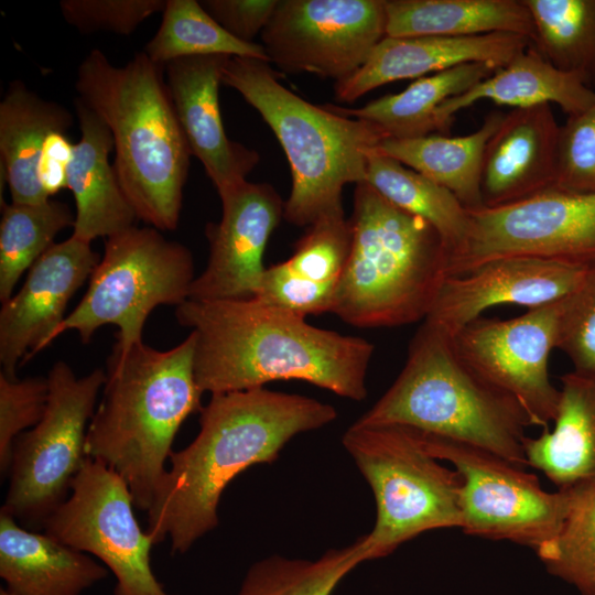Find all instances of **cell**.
Wrapping results in <instances>:
<instances>
[{
	"mask_svg": "<svg viewBox=\"0 0 595 595\" xmlns=\"http://www.w3.org/2000/svg\"><path fill=\"white\" fill-rule=\"evenodd\" d=\"M143 52L163 67L178 58L209 55L269 62L262 44L235 37L195 0H166L160 26Z\"/></svg>",
	"mask_w": 595,
	"mask_h": 595,
	"instance_id": "cell-32",
	"label": "cell"
},
{
	"mask_svg": "<svg viewBox=\"0 0 595 595\" xmlns=\"http://www.w3.org/2000/svg\"><path fill=\"white\" fill-rule=\"evenodd\" d=\"M559 300L521 316L478 317L452 335L464 364L491 387L512 397L532 426L549 430L560 400L550 380L549 357L556 344Z\"/></svg>",
	"mask_w": 595,
	"mask_h": 595,
	"instance_id": "cell-15",
	"label": "cell"
},
{
	"mask_svg": "<svg viewBox=\"0 0 595 595\" xmlns=\"http://www.w3.org/2000/svg\"><path fill=\"white\" fill-rule=\"evenodd\" d=\"M165 4L166 0H62L60 9L66 23L83 34L130 35Z\"/></svg>",
	"mask_w": 595,
	"mask_h": 595,
	"instance_id": "cell-39",
	"label": "cell"
},
{
	"mask_svg": "<svg viewBox=\"0 0 595 595\" xmlns=\"http://www.w3.org/2000/svg\"><path fill=\"white\" fill-rule=\"evenodd\" d=\"M72 125L73 115L61 104L44 99L21 80L10 83L0 102V166L12 203L37 204L50 198L37 181V161L46 137L67 132Z\"/></svg>",
	"mask_w": 595,
	"mask_h": 595,
	"instance_id": "cell-26",
	"label": "cell"
},
{
	"mask_svg": "<svg viewBox=\"0 0 595 595\" xmlns=\"http://www.w3.org/2000/svg\"><path fill=\"white\" fill-rule=\"evenodd\" d=\"M530 45L523 35L502 32L464 37L385 36L358 69L335 82V98L353 102L386 84L418 79L468 63L498 69Z\"/></svg>",
	"mask_w": 595,
	"mask_h": 595,
	"instance_id": "cell-20",
	"label": "cell"
},
{
	"mask_svg": "<svg viewBox=\"0 0 595 595\" xmlns=\"http://www.w3.org/2000/svg\"><path fill=\"white\" fill-rule=\"evenodd\" d=\"M532 46L555 68L595 91V0H522Z\"/></svg>",
	"mask_w": 595,
	"mask_h": 595,
	"instance_id": "cell-31",
	"label": "cell"
},
{
	"mask_svg": "<svg viewBox=\"0 0 595 595\" xmlns=\"http://www.w3.org/2000/svg\"><path fill=\"white\" fill-rule=\"evenodd\" d=\"M192 333L159 350L143 342L107 361L102 398L86 435L85 453L115 470L139 510L148 512L167 469L177 431L203 408L194 372Z\"/></svg>",
	"mask_w": 595,
	"mask_h": 595,
	"instance_id": "cell-4",
	"label": "cell"
},
{
	"mask_svg": "<svg viewBox=\"0 0 595 595\" xmlns=\"http://www.w3.org/2000/svg\"><path fill=\"white\" fill-rule=\"evenodd\" d=\"M351 238L344 209L326 214L307 227L292 256L283 262L305 279L337 285L349 260Z\"/></svg>",
	"mask_w": 595,
	"mask_h": 595,
	"instance_id": "cell-36",
	"label": "cell"
},
{
	"mask_svg": "<svg viewBox=\"0 0 595 595\" xmlns=\"http://www.w3.org/2000/svg\"><path fill=\"white\" fill-rule=\"evenodd\" d=\"M175 316L194 335V372L203 393L300 380L354 401L367 397L374 345L363 337L313 326L255 298L187 299Z\"/></svg>",
	"mask_w": 595,
	"mask_h": 595,
	"instance_id": "cell-2",
	"label": "cell"
},
{
	"mask_svg": "<svg viewBox=\"0 0 595 595\" xmlns=\"http://www.w3.org/2000/svg\"><path fill=\"white\" fill-rule=\"evenodd\" d=\"M480 100L512 109L556 104L571 117L595 101V91L555 68L531 44L491 76L443 102L435 113V130L448 133L455 115Z\"/></svg>",
	"mask_w": 595,
	"mask_h": 595,
	"instance_id": "cell-25",
	"label": "cell"
},
{
	"mask_svg": "<svg viewBox=\"0 0 595 595\" xmlns=\"http://www.w3.org/2000/svg\"><path fill=\"white\" fill-rule=\"evenodd\" d=\"M351 250L331 312L360 328L424 321L447 277L450 253L439 232L366 182L356 184Z\"/></svg>",
	"mask_w": 595,
	"mask_h": 595,
	"instance_id": "cell-5",
	"label": "cell"
},
{
	"mask_svg": "<svg viewBox=\"0 0 595 595\" xmlns=\"http://www.w3.org/2000/svg\"><path fill=\"white\" fill-rule=\"evenodd\" d=\"M342 443L375 498V524L361 536L368 561L423 532L461 529V475L434 457L415 430L355 421Z\"/></svg>",
	"mask_w": 595,
	"mask_h": 595,
	"instance_id": "cell-8",
	"label": "cell"
},
{
	"mask_svg": "<svg viewBox=\"0 0 595 595\" xmlns=\"http://www.w3.org/2000/svg\"><path fill=\"white\" fill-rule=\"evenodd\" d=\"M194 273L187 247L154 227L134 225L110 236L85 295L50 343L76 331L86 344L99 327L115 325L118 333L112 350L123 354L143 342L144 323L155 307L178 306L188 299Z\"/></svg>",
	"mask_w": 595,
	"mask_h": 595,
	"instance_id": "cell-9",
	"label": "cell"
},
{
	"mask_svg": "<svg viewBox=\"0 0 595 595\" xmlns=\"http://www.w3.org/2000/svg\"><path fill=\"white\" fill-rule=\"evenodd\" d=\"M75 89L111 132L113 167L138 219L161 231L174 230L192 152L163 66L143 51L117 66L94 48L77 68Z\"/></svg>",
	"mask_w": 595,
	"mask_h": 595,
	"instance_id": "cell-3",
	"label": "cell"
},
{
	"mask_svg": "<svg viewBox=\"0 0 595 595\" xmlns=\"http://www.w3.org/2000/svg\"><path fill=\"white\" fill-rule=\"evenodd\" d=\"M0 223V301L12 294L21 275L52 246L56 235L73 227L75 214L54 198L37 204L3 203Z\"/></svg>",
	"mask_w": 595,
	"mask_h": 595,
	"instance_id": "cell-33",
	"label": "cell"
},
{
	"mask_svg": "<svg viewBox=\"0 0 595 595\" xmlns=\"http://www.w3.org/2000/svg\"><path fill=\"white\" fill-rule=\"evenodd\" d=\"M107 569L91 555L29 530L1 509L0 577L12 595H82Z\"/></svg>",
	"mask_w": 595,
	"mask_h": 595,
	"instance_id": "cell-23",
	"label": "cell"
},
{
	"mask_svg": "<svg viewBox=\"0 0 595 595\" xmlns=\"http://www.w3.org/2000/svg\"><path fill=\"white\" fill-rule=\"evenodd\" d=\"M386 36L385 0H279L261 32L269 62L340 80Z\"/></svg>",
	"mask_w": 595,
	"mask_h": 595,
	"instance_id": "cell-14",
	"label": "cell"
},
{
	"mask_svg": "<svg viewBox=\"0 0 595 595\" xmlns=\"http://www.w3.org/2000/svg\"><path fill=\"white\" fill-rule=\"evenodd\" d=\"M560 129L550 104L506 113L482 161L484 207H499L555 186Z\"/></svg>",
	"mask_w": 595,
	"mask_h": 595,
	"instance_id": "cell-21",
	"label": "cell"
},
{
	"mask_svg": "<svg viewBox=\"0 0 595 595\" xmlns=\"http://www.w3.org/2000/svg\"><path fill=\"white\" fill-rule=\"evenodd\" d=\"M560 381L554 426L527 436L524 453L528 466L562 489L595 480V372L573 370Z\"/></svg>",
	"mask_w": 595,
	"mask_h": 595,
	"instance_id": "cell-24",
	"label": "cell"
},
{
	"mask_svg": "<svg viewBox=\"0 0 595 595\" xmlns=\"http://www.w3.org/2000/svg\"><path fill=\"white\" fill-rule=\"evenodd\" d=\"M219 197L221 218L206 225L209 256L192 283V300L253 298L266 270V246L284 216L285 202L268 183L246 181Z\"/></svg>",
	"mask_w": 595,
	"mask_h": 595,
	"instance_id": "cell-16",
	"label": "cell"
},
{
	"mask_svg": "<svg viewBox=\"0 0 595 595\" xmlns=\"http://www.w3.org/2000/svg\"><path fill=\"white\" fill-rule=\"evenodd\" d=\"M536 552L550 574L582 595L595 594V480L577 485L560 532Z\"/></svg>",
	"mask_w": 595,
	"mask_h": 595,
	"instance_id": "cell-35",
	"label": "cell"
},
{
	"mask_svg": "<svg viewBox=\"0 0 595 595\" xmlns=\"http://www.w3.org/2000/svg\"><path fill=\"white\" fill-rule=\"evenodd\" d=\"M505 115L502 111L489 112L479 129L467 136L386 138L372 151L394 159L447 188L466 209H478L484 207L480 192L484 150Z\"/></svg>",
	"mask_w": 595,
	"mask_h": 595,
	"instance_id": "cell-28",
	"label": "cell"
},
{
	"mask_svg": "<svg viewBox=\"0 0 595 595\" xmlns=\"http://www.w3.org/2000/svg\"><path fill=\"white\" fill-rule=\"evenodd\" d=\"M591 266L532 257L493 259L446 277L424 321L454 335L489 307L549 304L567 294Z\"/></svg>",
	"mask_w": 595,
	"mask_h": 595,
	"instance_id": "cell-18",
	"label": "cell"
},
{
	"mask_svg": "<svg viewBox=\"0 0 595 595\" xmlns=\"http://www.w3.org/2000/svg\"><path fill=\"white\" fill-rule=\"evenodd\" d=\"M573 192H595V101L569 117L560 129L555 186Z\"/></svg>",
	"mask_w": 595,
	"mask_h": 595,
	"instance_id": "cell-40",
	"label": "cell"
},
{
	"mask_svg": "<svg viewBox=\"0 0 595 595\" xmlns=\"http://www.w3.org/2000/svg\"><path fill=\"white\" fill-rule=\"evenodd\" d=\"M555 348L567 356L573 370L595 372V263L559 300Z\"/></svg>",
	"mask_w": 595,
	"mask_h": 595,
	"instance_id": "cell-37",
	"label": "cell"
},
{
	"mask_svg": "<svg viewBox=\"0 0 595 595\" xmlns=\"http://www.w3.org/2000/svg\"><path fill=\"white\" fill-rule=\"evenodd\" d=\"M229 56L183 57L166 64L165 82L192 155L203 164L218 195L240 185L260 156L228 138L219 108V86Z\"/></svg>",
	"mask_w": 595,
	"mask_h": 595,
	"instance_id": "cell-19",
	"label": "cell"
},
{
	"mask_svg": "<svg viewBox=\"0 0 595 595\" xmlns=\"http://www.w3.org/2000/svg\"><path fill=\"white\" fill-rule=\"evenodd\" d=\"M205 10L235 37L253 42L272 18L278 0H204Z\"/></svg>",
	"mask_w": 595,
	"mask_h": 595,
	"instance_id": "cell-42",
	"label": "cell"
},
{
	"mask_svg": "<svg viewBox=\"0 0 595 595\" xmlns=\"http://www.w3.org/2000/svg\"><path fill=\"white\" fill-rule=\"evenodd\" d=\"M48 398L47 378H9L0 372V472L8 475L12 447L42 419Z\"/></svg>",
	"mask_w": 595,
	"mask_h": 595,
	"instance_id": "cell-38",
	"label": "cell"
},
{
	"mask_svg": "<svg viewBox=\"0 0 595 595\" xmlns=\"http://www.w3.org/2000/svg\"><path fill=\"white\" fill-rule=\"evenodd\" d=\"M356 422L411 428L528 466L526 430L532 423L526 411L475 375L458 357L452 335L428 321L411 339L393 383Z\"/></svg>",
	"mask_w": 595,
	"mask_h": 595,
	"instance_id": "cell-6",
	"label": "cell"
},
{
	"mask_svg": "<svg viewBox=\"0 0 595 595\" xmlns=\"http://www.w3.org/2000/svg\"><path fill=\"white\" fill-rule=\"evenodd\" d=\"M134 507L126 482L87 457L68 497L45 520L44 532L99 559L116 578L113 595H170L151 567L154 543Z\"/></svg>",
	"mask_w": 595,
	"mask_h": 595,
	"instance_id": "cell-12",
	"label": "cell"
},
{
	"mask_svg": "<svg viewBox=\"0 0 595 595\" xmlns=\"http://www.w3.org/2000/svg\"><path fill=\"white\" fill-rule=\"evenodd\" d=\"M336 284L305 279L284 262L266 268L255 299L301 317L331 312Z\"/></svg>",
	"mask_w": 595,
	"mask_h": 595,
	"instance_id": "cell-41",
	"label": "cell"
},
{
	"mask_svg": "<svg viewBox=\"0 0 595 595\" xmlns=\"http://www.w3.org/2000/svg\"><path fill=\"white\" fill-rule=\"evenodd\" d=\"M415 431L434 457L447 462L461 475L464 533L510 541L537 551L560 532L577 486L547 491L534 474L494 453Z\"/></svg>",
	"mask_w": 595,
	"mask_h": 595,
	"instance_id": "cell-11",
	"label": "cell"
},
{
	"mask_svg": "<svg viewBox=\"0 0 595 595\" xmlns=\"http://www.w3.org/2000/svg\"><path fill=\"white\" fill-rule=\"evenodd\" d=\"M365 182L394 206L428 221L441 236L450 258L463 246L469 227L468 210L447 188L372 150Z\"/></svg>",
	"mask_w": 595,
	"mask_h": 595,
	"instance_id": "cell-30",
	"label": "cell"
},
{
	"mask_svg": "<svg viewBox=\"0 0 595 595\" xmlns=\"http://www.w3.org/2000/svg\"><path fill=\"white\" fill-rule=\"evenodd\" d=\"M336 418L329 403L264 387L212 394L199 411L198 434L171 453L147 512L154 545L169 538L173 553H186L218 527L220 497L234 478L274 462L295 435Z\"/></svg>",
	"mask_w": 595,
	"mask_h": 595,
	"instance_id": "cell-1",
	"label": "cell"
},
{
	"mask_svg": "<svg viewBox=\"0 0 595 595\" xmlns=\"http://www.w3.org/2000/svg\"><path fill=\"white\" fill-rule=\"evenodd\" d=\"M386 36L464 37L515 33L532 43L534 25L522 0H385Z\"/></svg>",
	"mask_w": 595,
	"mask_h": 595,
	"instance_id": "cell-27",
	"label": "cell"
},
{
	"mask_svg": "<svg viewBox=\"0 0 595 595\" xmlns=\"http://www.w3.org/2000/svg\"><path fill=\"white\" fill-rule=\"evenodd\" d=\"M48 398L40 422L23 432L12 447L9 488L2 510L25 526H44L68 497L87 459L85 442L106 371L96 368L77 377L64 361L47 375Z\"/></svg>",
	"mask_w": 595,
	"mask_h": 595,
	"instance_id": "cell-10",
	"label": "cell"
},
{
	"mask_svg": "<svg viewBox=\"0 0 595 595\" xmlns=\"http://www.w3.org/2000/svg\"><path fill=\"white\" fill-rule=\"evenodd\" d=\"M497 68L468 63L415 79L405 89L375 99L360 108L326 105L345 117L369 121L387 138L407 139L432 134L435 113L446 100L491 76Z\"/></svg>",
	"mask_w": 595,
	"mask_h": 595,
	"instance_id": "cell-29",
	"label": "cell"
},
{
	"mask_svg": "<svg viewBox=\"0 0 595 595\" xmlns=\"http://www.w3.org/2000/svg\"><path fill=\"white\" fill-rule=\"evenodd\" d=\"M74 143L66 132H51L42 147L36 166V176L47 197L67 188V171L73 156Z\"/></svg>",
	"mask_w": 595,
	"mask_h": 595,
	"instance_id": "cell-43",
	"label": "cell"
},
{
	"mask_svg": "<svg viewBox=\"0 0 595 595\" xmlns=\"http://www.w3.org/2000/svg\"><path fill=\"white\" fill-rule=\"evenodd\" d=\"M595 595V594H594Z\"/></svg>",
	"mask_w": 595,
	"mask_h": 595,
	"instance_id": "cell-45",
	"label": "cell"
},
{
	"mask_svg": "<svg viewBox=\"0 0 595 595\" xmlns=\"http://www.w3.org/2000/svg\"><path fill=\"white\" fill-rule=\"evenodd\" d=\"M99 260L89 241L72 235L52 245L35 261L22 288L0 310L1 374L18 378L21 358L28 359L48 346L66 317L69 300Z\"/></svg>",
	"mask_w": 595,
	"mask_h": 595,
	"instance_id": "cell-17",
	"label": "cell"
},
{
	"mask_svg": "<svg viewBox=\"0 0 595 595\" xmlns=\"http://www.w3.org/2000/svg\"><path fill=\"white\" fill-rule=\"evenodd\" d=\"M366 561L363 537L347 547L329 549L316 560L271 555L248 569L237 595H332Z\"/></svg>",
	"mask_w": 595,
	"mask_h": 595,
	"instance_id": "cell-34",
	"label": "cell"
},
{
	"mask_svg": "<svg viewBox=\"0 0 595 595\" xmlns=\"http://www.w3.org/2000/svg\"><path fill=\"white\" fill-rule=\"evenodd\" d=\"M0 595H12L4 587L0 588Z\"/></svg>",
	"mask_w": 595,
	"mask_h": 595,
	"instance_id": "cell-44",
	"label": "cell"
},
{
	"mask_svg": "<svg viewBox=\"0 0 595 595\" xmlns=\"http://www.w3.org/2000/svg\"><path fill=\"white\" fill-rule=\"evenodd\" d=\"M221 83L260 113L285 153L292 188L283 217L294 226L309 227L344 209L343 188L365 182L368 155L386 133L369 121L301 98L279 82L269 62L229 56Z\"/></svg>",
	"mask_w": 595,
	"mask_h": 595,
	"instance_id": "cell-7",
	"label": "cell"
},
{
	"mask_svg": "<svg viewBox=\"0 0 595 595\" xmlns=\"http://www.w3.org/2000/svg\"><path fill=\"white\" fill-rule=\"evenodd\" d=\"M74 107L80 138L74 143L67 171V188L75 202L72 235L91 242L134 226L138 217L109 162L113 149L109 128L78 97Z\"/></svg>",
	"mask_w": 595,
	"mask_h": 595,
	"instance_id": "cell-22",
	"label": "cell"
},
{
	"mask_svg": "<svg viewBox=\"0 0 595 595\" xmlns=\"http://www.w3.org/2000/svg\"><path fill=\"white\" fill-rule=\"evenodd\" d=\"M468 216L466 239L450 258L447 277L505 257L595 263V192L552 187L512 204L468 210Z\"/></svg>",
	"mask_w": 595,
	"mask_h": 595,
	"instance_id": "cell-13",
	"label": "cell"
}]
</instances>
